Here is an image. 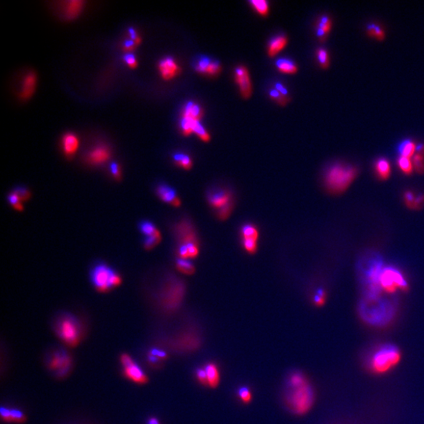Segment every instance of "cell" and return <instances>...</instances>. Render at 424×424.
<instances>
[{
    "label": "cell",
    "mask_w": 424,
    "mask_h": 424,
    "mask_svg": "<svg viewBox=\"0 0 424 424\" xmlns=\"http://www.w3.org/2000/svg\"><path fill=\"white\" fill-rule=\"evenodd\" d=\"M284 402L288 410L296 416H304L311 410L315 402L314 389L304 373H290L286 381Z\"/></svg>",
    "instance_id": "cell-1"
},
{
    "label": "cell",
    "mask_w": 424,
    "mask_h": 424,
    "mask_svg": "<svg viewBox=\"0 0 424 424\" xmlns=\"http://www.w3.org/2000/svg\"><path fill=\"white\" fill-rule=\"evenodd\" d=\"M402 359V354L398 347L386 343L373 350L367 359V367L372 373L384 374L398 365Z\"/></svg>",
    "instance_id": "cell-2"
},
{
    "label": "cell",
    "mask_w": 424,
    "mask_h": 424,
    "mask_svg": "<svg viewBox=\"0 0 424 424\" xmlns=\"http://www.w3.org/2000/svg\"><path fill=\"white\" fill-rule=\"evenodd\" d=\"M55 329L59 339L69 347H76L82 339V324L73 315L65 313L59 316L55 322Z\"/></svg>",
    "instance_id": "cell-3"
},
{
    "label": "cell",
    "mask_w": 424,
    "mask_h": 424,
    "mask_svg": "<svg viewBox=\"0 0 424 424\" xmlns=\"http://www.w3.org/2000/svg\"><path fill=\"white\" fill-rule=\"evenodd\" d=\"M358 174L354 167L334 165L328 168L325 175L327 189L333 194H339L348 188Z\"/></svg>",
    "instance_id": "cell-4"
},
{
    "label": "cell",
    "mask_w": 424,
    "mask_h": 424,
    "mask_svg": "<svg viewBox=\"0 0 424 424\" xmlns=\"http://www.w3.org/2000/svg\"><path fill=\"white\" fill-rule=\"evenodd\" d=\"M90 276L93 286L99 293H108L122 284L121 276L104 262L95 264Z\"/></svg>",
    "instance_id": "cell-5"
},
{
    "label": "cell",
    "mask_w": 424,
    "mask_h": 424,
    "mask_svg": "<svg viewBox=\"0 0 424 424\" xmlns=\"http://www.w3.org/2000/svg\"><path fill=\"white\" fill-rule=\"evenodd\" d=\"M161 293V304L166 312L178 310L185 296L186 285L183 281L174 279L168 281Z\"/></svg>",
    "instance_id": "cell-6"
},
{
    "label": "cell",
    "mask_w": 424,
    "mask_h": 424,
    "mask_svg": "<svg viewBox=\"0 0 424 424\" xmlns=\"http://www.w3.org/2000/svg\"><path fill=\"white\" fill-rule=\"evenodd\" d=\"M173 232L177 239V245H185L188 249L191 247L200 248V241L195 226L187 218H183L175 223Z\"/></svg>",
    "instance_id": "cell-7"
},
{
    "label": "cell",
    "mask_w": 424,
    "mask_h": 424,
    "mask_svg": "<svg viewBox=\"0 0 424 424\" xmlns=\"http://www.w3.org/2000/svg\"><path fill=\"white\" fill-rule=\"evenodd\" d=\"M46 364L50 371L55 372L58 378H65L72 370V357L65 350L53 351L46 358Z\"/></svg>",
    "instance_id": "cell-8"
},
{
    "label": "cell",
    "mask_w": 424,
    "mask_h": 424,
    "mask_svg": "<svg viewBox=\"0 0 424 424\" xmlns=\"http://www.w3.org/2000/svg\"><path fill=\"white\" fill-rule=\"evenodd\" d=\"M120 360L126 378L138 384H146L149 382L147 375L128 354H122Z\"/></svg>",
    "instance_id": "cell-9"
},
{
    "label": "cell",
    "mask_w": 424,
    "mask_h": 424,
    "mask_svg": "<svg viewBox=\"0 0 424 424\" xmlns=\"http://www.w3.org/2000/svg\"><path fill=\"white\" fill-rule=\"evenodd\" d=\"M380 284L388 293H393L397 287L406 289L407 283L399 271L393 268L384 269L380 276Z\"/></svg>",
    "instance_id": "cell-10"
},
{
    "label": "cell",
    "mask_w": 424,
    "mask_h": 424,
    "mask_svg": "<svg viewBox=\"0 0 424 424\" xmlns=\"http://www.w3.org/2000/svg\"><path fill=\"white\" fill-rule=\"evenodd\" d=\"M234 78L244 99H248L252 95V84L248 69L244 65L235 68Z\"/></svg>",
    "instance_id": "cell-11"
},
{
    "label": "cell",
    "mask_w": 424,
    "mask_h": 424,
    "mask_svg": "<svg viewBox=\"0 0 424 424\" xmlns=\"http://www.w3.org/2000/svg\"><path fill=\"white\" fill-rule=\"evenodd\" d=\"M233 197L232 190L226 188L212 189L207 191L206 195L207 203L215 210L226 204Z\"/></svg>",
    "instance_id": "cell-12"
},
{
    "label": "cell",
    "mask_w": 424,
    "mask_h": 424,
    "mask_svg": "<svg viewBox=\"0 0 424 424\" xmlns=\"http://www.w3.org/2000/svg\"><path fill=\"white\" fill-rule=\"evenodd\" d=\"M158 69L161 77L165 81H171L178 76L181 72V68L172 57H165L158 63Z\"/></svg>",
    "instance_id": "cell-13"
},
{
    "label": "cell",
    "mask_w": 424,
    "mask_h": 424,
    "mask_svg": "<svg viewBox=\"0 0 424 424\" xmlns=\"http://www.w3.org/2000/svg\"><path fill=\"white\" fill-rule=\"evenodd\" d=\"M156 194L160 200L171 204L173 207H179L181 205V201L177 194L176 190L165 183H161L156 187Z\"/></svg>",
    "instance_id": "cell-14"
},
{
    "label": "cell",
    "mask_w": 424,
    "mask_h": 424,
    "mask_svg": "<svg viewBox=\"0 0 424 424\" xmlns=\"http://www.w3.org/2000/svg\"><path fill=\"white\" fill-rule=\"evenodd\" d=\"M110 159V152L105 146H98L94 148L87 156L88 164L93 166H101L108 162Z\"/></svg>",
    "instance_id": "cell-15"
},
{
    "label": "cell",
    "mask_w": 424,
    "mask_h": 424,
    "mask_svg": "<svg viewBox=\"0 0 424 424\" xmlns=\"http://www.w3.org/2000/svg\"><path fill=\"white\" fill-rule=\"evenodd\" d=\"M201 345V341L198 336L194 335H185L184 336L181 335L178 339V344L174 347V349L178 348L179 351H197Z\"/></svg>",
    "instance_id": "cell-16"
},
{
    "label": "cell",
    "mask_w": 424,
    "mask_h": 424,
    "mask_svg": "<svg viewBox=\"0 0 424 424\" xmlns=\"http://www.w3.org/2000/svg\"><path fill=\"white\" fill-rule=\"evenodd\" d=\"M204 116V110L200 104L194 101H189L184 104L181 110V117L200 121Z\"/></svg>",
    "instance_id": "cell-17"
},
{
    "label": "cell",
    "mask_w": 424,
    "mask_h": 424,
    "mask_svg": "<svg viewBox=\"0 0 424 424\" xmlns=\"http://www.w3.org/2000/svg\"><path fill=\"white\" fill-rule=\"evenodd\" d=\"M288 43V38L284 34L277 35L269 41L267 45V55L270 58H274L284 50Z\"/></svg>",
    "instance_id": "cell-18"
},
{
    "label": "cell",
    "mask_w": 424,
    "mask_h": 424,
    "mask_svg": "<svg viewBox=\"0 0 424 424\" xmlns=\"http://www.w3.org/2000/svg\"><path fill=\"white\" fill-rule=\"evenodd\" d=\"M79 139L74 134H65L62 138V149L67 157H72L79 148Z\"/></svg>",
    "instance_id": "cell-19"
},
{
    "label": "cell",
    "mask_w": 424,
    "mask_h": 424,
    "mask_svg": "<svg viewBox=\"0 0 424 424\" xmlns=\"http://www.w3.org/2000/svg\"><path fill=\"white\" fill-rule=\"evenodd\" d=\"M36 82H37V76L33 72H29L26 74L22 81L21 85V91L20 96L23 99L30 98L36 89Z\"/></svg>",
    "instance_id": "cell-20"
},
{
    "label": "cell",
    "mask_w": 424,
    "mask_h": 424,
    "mask_svg": "<svg viewBox=\"0 0 424 424\" xmlns=\"http://www.w3.org/2000/svg\"><path fill=\"white\" fill-rule=\"evenodd\" d=\"M216 69V60H211L208 57H200L196 62L194 69L196 72L202 75L211 76Z\"/></svg>",
    "instance_id": "cell-21"
},
{
    "label": "cell",
    "mask_w": 424,
    "mask_h": 424,
    "mask_svg": "<svg viewBox=\"0 0 424 424\" xmlns=\"http://www.w3.org/2000/svg\"><path fill=\"white\" fill-rule=\"evenodd\" d=\"M206 373H207L208 387L216 389L219 387L220 383V373L219 368L215 363L209 362L204 366Z\"/></svg>",
    "instance_id": "cell-22"
},
{
    "label": "cell",
    "mask_w": 424,
    "mask_h": 424,
    "mask_svg": "<svg viewBox=\"0 0 424 424\" xmlns=\"http://www.w3.org/2000/svg\"><path fill=\"white\" fill-rule=\"evenodd\" d=\"M276 68L281 73L293 75L298 72V66L293 61L288 59H279L276 61Z\"/></svg>",
    "instance_id": "cell-23"
},
{
    "label": "cell",
    "mask_w": 424,
    "mask_h": 424,
    "mask_svg": "<svg viewBox=\"0 0 424 424\" xmlns=\"http://www.w3.org/2000/svg\"><path fill=\"white\" fill-rule=\"evenodd\" d=\"M235 204H236V200H235V198L233 197L229 202H227L226 204L215 210H216L215 214H216V218L219 221L227 220L229 216L233 213V210H234Z\"/></svg>",
    "instance_id": "cell-24"
},
{
    "label": "cell",
    "mask_w": 424,
    "mask_h": 424,
    "mask_svg": "<svg viewBox=\"0 0 424 424\" xmlns=\"http://www.w3.org/2000/svg\"><path fill=\"white\" fill-rule=\"evenodd\" d=\"M173 161L177 166L190 171L193 168V161L188 154L184 152H176L172 156Z\"/></svg>",
    "instance_id": "cell-25"
},
{
    "label": "cell",
    "mask_w": 424,
    "mask_h": 424,
    "mask_svg": "<svg viewBox=\"0 0 424 424\" xmlns=\"http://www.w3.org/2000/svg\"><path fill=\"white\" fill-rule=\"evenodd\" d=\"M176 268L179 272L186 275H194L196 273V267L188 259L177 258Z\"/></svg>",
    "instance_id": "cell-26"
},
{
    "label": "cell",
    "mask_w": 424,
    "mask_h": 424,
    "mask_svg": "<svg viewBox=\"0 0 424 424\" xmlns=\"http://www.w3.org/2000/svg\"><path fill=\"white\" fill-rule=\"evenodd\" d=\"M376 170L380 178L382 179H387L390 175V163L384 158L379 159L376 163Z\"/></svg>",
    "instance_id": "cell-27"
},
{
    "label": "cell",
    "mask_w": 424,
    "mask_h": 424,
    "mask_svg": "<svg viewBox=\"0 0 424 424\" xmlns=\"http://www.w3.org/2000/svg\"><path fill=\"white\" fill-rule=\"evenodd\" d=\"M416 144L414 143L412 141L405 140L400 144L399 147V152L401 154V156L411 158L414 156V153L416 152Z\"/></svg>",
    "instance_id": "cell-28"
},
{
    "label": "cell",
    "mask_w": 424,
    "mask_h": 424,
    "mask_svg": "<svg viewBox=\"0 0 424 424\" xmlns=\"http://www.w3.org/2000/svg\"><path fill=\"white\" fill-rule=\"evenodd\" d=\"M241 234L242 240H255L258 241V229L253 224H245L241 229Z\"/></svg>",
    "instance_id": "cell-29"
},
{
    "label": "cell",
    "mask_w": 424,
    "mask_h": 424,
    "mask_svg": "<svg viewBox=\"0 0 424 424\" xmlns=\"http://www.w3.org/2000/svg\"><path fill=\"white\" fill-rule=\"evenodd\" d=\"M161 241H162V236L160 232L152 236H145L142 241V245L146 251H151L154 248H156L161 243Z\"/></svg>",
    "instance_id": "cell-30"
},
{
    "label": "cell",
    "mask_w": 424,
    "mask_h": 424,
    "mask_svg": "<svg viewBox=\"0 0 424 424\" xmlns=\"http://www.w3.org/2000/svg\"><path fill=\"white\" fill-rule=\"evenodd\" d=\"M193 132L197 135V137L204 142H208L210 141V134L204 128V126L200 123V121L193 122Z\"/></svg>",
    "instance_id": "cell-31"
},
{
    "label": "cell",
    "mask_w": 424,
    "mask_h": 424,
    "mask_svg": "<svg viewBox=\"0 0 424 424\" xmlns=\"http://www.w3.org/2000/svg\"><path fill=\"white\" fill-rule=\"evenodd\" d=\"M139 229L141 233L145 236H152V235L160 233L156 226L152 222L148 220L141 221L139 224Z\"/></svg>",
    "instance_id": "cell-32"
},
{
    "label": "cell",
    "mask_w": 424,
    "mask_h": 424,
    "mask_svg": "<svg viewBox=\"0 0 424 424\" xmlns=\"http://www.w3.org/2000/svg\"><path fill=\"white\" fill-rule=\"evenodd\" d=\"M249 4L253 7L254 10L262 17H267L270 13L268 2L265 0H252L249 1Z\"/></svg>",
    "instance_id": "cell-33"
},
{
    "label": "cell",
    "mask_w": 424,
    "mask_h": 424,
    "mask_svg": "<svg viewBox=\"0 0 424 424\" xmlns=\"http://www.w3.org/2000/svg\"><path fill=\"white\" fill-rule=\"evenodd\" d=\"M269 97L271 100L275 101L277 104L281 106H285L290 101L291 98H287L286 96L279 92L274 88H271L268 91Z\"/></svg>",
    "instance_id": "cell-34"
},
{
    "label": "cell",
    "mask_w": 424,
    "mask_h": 424,
    "mask_svg": "<svg viewBox=\"0 0 424 424\" xmlns=\"http://www.w3.org/2000/svg\"><path fill=\"white\" fill-rule=\"evenodd\" d=\"M367 33L371 37H375L378 40H383L385 39L384 30L379 24L371 23L367 26Z\"/></svg>",
    "instance_id": "cell-35"
},
{
    "label": "cell",
    "mask_w": 424,
    "mask_h": 424,
    "mask_svg": "<svg viewBox=\"0 0 424 424\" xmlns=\"http://www.w3.org/2000/svg\"><path fill=\"white\" fill-rule=\"evenodd\" d=\"M316 59H317L318 63L322 67V69H328L330 65V61H329V55L328 51H327L324 48H318L316 51Z\"/></svg>",
    "instance_id": "cell-36"
},
{
    "label": "cell",
    "mask_w": 424,
    "mask_h": 424,
    "mask_svg": "<svg viewBox=\"0 0 424 424\" xmlns=\"http://www.w3.org/2000/svg\"><path fill=\"white\" fill-rule=\"evenodd\" d=\"M83 2L81 1H71L66 6V14L68 17H74L79 14L82 10Z\"/></svg>",
    "instance_id": "cell-37"
},
{
    "label": "cell",
    "mask_w": 424,
    "mask_h": 424,
    "mask_svg": "<svg viewBox=\"0 0 424 424\" xmlns=\"http://www.w3.org/2000/svg\"><path fill=\"white\" fill-rule=\"evenodd\" d=\"M194 120H190V119L185 118V117H181L179 122V127L183 136H191L193 132V122ZM196 121V120H195Z\"/></svg>",
    "instance_id": "cell-38"
},
{
    "label": "cell",
    "mask_w": 424,
    "mask_h": 424,
    "mask_svg": "<svg viewBox=\"0 0 424 424\" xmlns=\"http://www.w3.org/2000/svg\"><path fill=\"white\" fill-rule=\"evenodd\" d=\"M332 20L329 16H322L318 19L316 23V29L322 30L329 34V32L332 30Z\"/></svg>",
    "instance_id": "cell-39"
},
{
    "label": "cell",
    "mask_w": 424,
    "mask_h": 424,
    "mask_svg": "<svg viewBox=\"0 0 424 424\" xmlns=\"http://www.w3.org/2000/svg\"><path fill=\"white\" fill-rule=\"evenodd\" d=\"M14 194L21 199V201L25 202L30 200L32 197L31 191L30 189L24 186H17L12 190Z\"/></svg>",
    "instance_id": "cell-40"
},
{
    "label": "cell",
    "mask_w": 424,
    "mask_h": 424,
    "mask_svg": "<svg viewBox=\"0 0 424 424\" xmlns=\"http://www.w3.org/2000/svg\"><path fill=\"white\" fill-rule=\"evenodd\" d=\"M398 165L400 169L403 171L406 175H410L413 171V165L411 161L410 158L400 156L398 160Z\"/></svg>",
    "instance_id": "cell-41"
},
{
    "label": "cell",
    "mask_w": 424,
    "mask_h": 424,
    "mask_svg": "<svg viewBox=\"0 0 424 424\" xmlns=\"http://www.w3.org/2000/svg\"><path fill=\"white\" fill-rule=\"evenodd\" d=\"M237 394L238 399L241 400V402L242 403L245 404V405H248V404L251 403V402L252 401V393L250 390V388H248V387H240L239 389L237 390Z\"/></svg>",
    "instance_id": "cell-42"
},
{
    "label": "cell",
    "mask_w": 424,
    "mask_h": 424,
    "mask_svg": "<svg viewBox=\"0 0 424 424\" xmlns=\"http://www.w3.org/2000/svg\"><path fill=\"white\" fill-rule=\"evenodd\" d=\"M7 198L9 204H11V207L14 210H17V211H21V210H24L22 201L14 194V192L11 191V193H9Z\"/></svg>",
    "instance_id": "cell-43"
},
{
    "label": "cell",
    "mask_w": 424,
    "mask_h": 424,
    "mask_svg": "<svg viewBox=\"0 0 424 424\" xmlns=\"http://www.w3.org/2000/svg\"><path fill=\"white\" fill-rule=\"evenodd\" d=\"M257 242L258 241L255 240H242V245L246 251L247 253L249 255H254L257 252Z\"/></svg>",
    "instance_id": "cell-44"
},
{
    "label": "cell",
    "mask_w": 424,
    "mask_h": 424,
    "mask_svg": "<svg viewBox=\"0 0 424 424\" xmlns=\"http://www.w3.org/2000/svg\"><path fill=\"white\" fill-rule=\"evenodd\" d=\"M11 410V419H12V422H17V423H22L26 421L25 414L20 410L19 409L16 408H12Z\"/></svg>",
    "instance_id": "cell-45"
},
{
    "label": "cell",
    "mask_w": 424,
    "mask_h": 424,
    "mask_svg": "<svg viewBox=\"0 0 424 424\" xmlns=\"http://www.w3.org/2000/svg\"><path fill=\"white\" fill-rule=\"evenodd\" d=\"M196 377L198 380L199 383L204 386V387H208V381H207V373H206L204 368H198L195 371Z\"/></svg>",
    "instance_id": "cell-46"
},
{
    "label": "cell",
    "mask_w": 424,
    "mask_h": 424,
    "mask_svg": "<svg viewBox=\"0 0 424 424\" xmlns=\"http://www.w3.org/2000/svg\"><path fill=\"white\" fill-rule=\"evenodd\" d=\"M110 173L112 176L116 181H120L121 179L122 171L121 167L117 162H113L110 167Z\"/></svg>",
    "instance_id": "cell-47"
},
{
    "label": "cell",
    "mask_w": 424,
    "mask_h": 424,
    "mask_svg": "<svg viewBox=\"0 0 424 424\" xmlns=\"http://www.w3.org/2000/svg\"><path fill=\"white\" fill-rule=\"evenodd\" d=\"M413 165L415 169L419 174L424 172V156H421L419 154H416L413 156Z\"/></svg>",
    "instance_id": "cell-48"
},
{
    "label": "cell",
    "mask_w": 424,
    "mask_h": 424,
    "mask_svg": "<svg viewBox=\"0 0 424 424\" xmlns=\"http://www.w3.org/2000/svg\"><path fill=\"white\" fill-rule=\"evenodd\" d=\"M325 298H326V293L324 291L323 289H319L317 293L313 296V303L315 306H322L325 303Z\"/></svg>",
    "instance_id": "cell-49"
},
{
    "label": "cell",
    "mask_w": 424,
    "mask_h": 424,
    "mask_svg": "<svg viewBox=\"0 0 424 424\" xmlns=\"http://www.w3.org/2000/svg\"><path fill=\"white\" fill-rule=\"evenodd\" d=\"M123 61H124L125 63L127 64L129 67L132 68V69H135L136 68L138 65V62L136 60V58L135 55H133L132 53H127L126 55L123 56Z\"/></svg>",
    "instance_id": "cell-50"
},
{
    "label": "cell",
    "mask_w": 424,
    "mask_h": 424,
    "mask_svg": "<svg viewBox=\"0 0 424 424\" xmlns=\"http://www.w3.org/2000/svg\"><path fill=\"white\" fill-rule=\"evenodd\" d=\"M0 414H1V418H2L4 422H12V419H11V410L10 408L2 406V407L0 408Z\"/></svg>",
    "instance_id": "cell-51"
},
{
    "label": "cell",
    "mask_w": 424,
    "mask_h": 424,
    "mask_svg": "<svg viewBox=\"0 0 424 424\" xmlns=\"http://www.w3.org/2000/svg\"><path fill=\"white\" fill-rule=\"evenodd\" d=\"M137 43L136 41H134L130 38L126 39L123 43V49L125 51L130 52L133 50L137 46Z\"/></svg>",
    "instance_id": "cell-52"
},
{
    "label": "cell",
    "mask_w": 424,
    "mask_h": 424,
    "mask_svg": "<svg viewBox=\"0 0 424 424\" xmlns=\"http://www.w3.org/2000/svg\"><path fill=\"white\" fill-rule=\"evenodd\" d=\"M147 361L149 362V364L152 366H156V367H158V366L161 365V363L163 362L159 358H157L156 356L153 355V354H151L150 352H148L147 354Z\"/></svg>",
    "instance_id": "cell-53"
},
{
    "label": "cell",
    "mask_w": 424,
    "mask_h": 424,
    "mask_svg": "<svg viewBox=\"0 0 424 424\" xmlns=\"http://www.w3.org/2000/svg\"><path fill=\"white\" fill-rule=\"evenodd\" d=\"M273 88H275L277 91H278L279 92L282 94L283 95L286 96L287 98H290L288 90H287V88H286L285 86H284V84H281V83L276 82Z\"/></svg>",
    "instance_id": "cell-54"
},
{
    "label": "cell",
    "mask_w": 424,
    "mask_h": 424,
    "mask_svg": "<svg viewBox=\"0 0 424 424\" xmlns=\"http://www.w3.org/2000/svg\"><path fill=\"white\" fill-rule=\"evenodd\" d=\"M129 38H130L134 41H136L138 45L142 41L141 36H139V33H137L134 28H130L128 30Z\"/></svg>",
    "instance_id": "cell-55"
},
{
    "label": "cell",
    "mask_w": 424,
    "mask_h": 424,
    "mask_svg": "<svg viewBox=\"0 0 424 424\" xmlns=\"http://www.w3.org/2000/svg\"><path fill=\"white\" fill-rule=\"evenodd\" d=\"M416 154H419L421 156H424V144H419L416 146Z\"/></svg>",
    "instance_id": "cell-56"
},
{
    "label": "cell",
    "mask_w": 424,
    "mask_h": 424,
    "mask_svg": "<svg viewBox=\"0 0 424 424\" xmlns=\"http://www.w3.org/2000/svg\"><path fill=\"white\" fill-rule=\"evenodd\" d=\"M148 424H161L159 419L156 417H150L148 419Z\"/></svg>",
    "instance_id": "cell-57"
},
{
    "label": "cell",
    "mask_w": 424,
    "mask_h": 424,
    "mask_svg": "<svg viewBox=\"0 0 424 424\" xmlns=\"http://www.w3.org/2000/svg\"><path fill=\"white\" fill-rule=\"evenodd\" d=\"M406 200H407L408 202L414 201L413 195H412V194H411V193H409H409H407V194H406Z\"/></svg>",
    "instance_id": "cell-58"
}]
</instances>
